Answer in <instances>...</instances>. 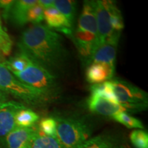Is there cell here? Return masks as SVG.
Segmentation results:
<instances>
[{"instance_id": "cell-3", "label": "cell", "mask_w": 148, "mask_h": 148, "mask_svg": "<svg viewBox=\"0 0 148 148\" xmlns=\"http://www.w3.org/2000/svg\"><path fill=\"white\" fill-rule=\"evenodd\" d=\"M3 62L0 63L1 90L31 106H42L50 99L39 90L21 82L5 67Z\"/></svg>"}, {"instance_id": "cell-1", "label": "cell", "mask_w": 148, "mask_h": 148, "mask_svg": "<svg viewBox=\"0 0 148 148\" xmlns=\"http://www.w3.org/2000/svg\"><path fill=\"white\" fill-rule=\"evenodd\" d=\"M18 47L32 62L56 77L68 59L62 37L42 24H32L25 29L21 34Z\"/></svg>"}, {"instance_id": "cell-16", "label": "cell", "mask_w": 148, "mask_h": 148, "mask_svg": "<svg viewBox=\"0 0 148 148\" xmlns=\"http://www.w3.org/2000/svg\"><path fill=\"white\" fill-rule=\"evenodd\" d=\"M40 116L31 109L25 108L18 110L15 114L14 122L16 127H32L39 121Z\"/></svg>"}, {"instance_id": "cell-12", "label": "cell", "mask_w": 148, "mask_h": 148, "mask_svg": "<svg viewBox=\"0 0 148 148\" xmlns=\"http://www.w3.org/2000/svg\"><path fill=\"white\" fill-rule=\"evenodd\" d=\"M44 19L47 24V27L50 29L54 28L66 35L73 36L72 27L66 21L65 17L55 7L44 10Z\"/></svg>"}, {"instance_id": "cell-20", "label": "cell", "mask_w": 148, "mask_h": 148, "mask_svg": "<svg viewBox=\"0 0 148 148\" xmlns=\"http://www.w3.org/2000/svg\"><path fill=\"white\" fill-rule=\"evenodd\" d=\"M90 92H91V94L98 95L111 102L119 104L110 81L92 84L90 86Z\"/></svg>"}, {"instance_id": "cell-21", "label": "cell", "mask_w": 148, "mask_h": 148, "mask_svg": "<svg viewBox=\"0 0 148 148\" xmlns=\"http://www.w3.org/2000/svg\"><path fill=\"white\" fill-rule=\"evenodd\" d=\"M31 148H64L58 138L47 136L38 132L33 138Z\"/></svg>"}, {"instance_id": "cell-17", "label": "cell", "mask_w": 148, "mask_h": 148, "mask_svg": "<svg viewBox=\"0 0 148 148\" xmlns=\"http://www.w3.org/2000/svg\"><path fill=\"white\" fill-rule=\"evenodd\" d=\"M54 7L65 17L69 25L73 28L76 13V2L72 0H56Z\"/></svg>"}, {"instance_id": "cell-18", "label": "cell", "mask_w": 148, "mask_h": 148, "mask_svg": "<svg viewBox=\"0 0 148 148\" xmlns=\"http://www.w3.org/2000/svg\"><path fill=\"white\" fill-rule=\"evenodd\" d=\"M105 3L110 15V21L112 28L114 32H121L122 29L124 28V23L121 12L118 8L116 2L114 1L105 0Z\"/></svg>"}, {"instance_id": "cell-14", "label": "cell", "mask_w": 148, "mask_h": 148, "mask_svg": "<svg viewBox=\"0 0 148 148\" xmlns=\"http://www.w3.org/2000/svg\"><path fill=\"white\" fill-rule=\"evenodd\" d=\"M114 71L105 64L91 63L86 71V78L90 84H99L113 78Z\"/></svg>"}, {"instance_id": "cell-2", "label": "cell", "mask_w": 148, "mask_h": 148, "mask_svg": "<svg viewBox=\"0 0 148 148\" xmlns=\"http://www.w3.org/2000/svg\"><path fill=\"white\" fill-rule=\"evenodd\" d=\"M73 40L82 62L89 64L97 40L95 1H84Z\"/></svg>"}, {"instance_id": "cell-30", "label": "cell", "mask_w": 148, "mask_h": 148, "mask_svg": "<svg viewBox=\"0 0 148 148\" xmlns=\"http://www.w3.org/2000/svg\"><path fill=\"white\" fill-rule=\"evenodd\" d=\"M8 94L6 92L3 91V90H0V99H3V100L7 101L8 99Z\"/></svg>"}, {"instance_id": "cell-31", "label": "cell", "mask_w": 148, "mask_h": 148, "mask_svg": "<svg viewBox=\"0 0 148 148\" xmlns=\"http://www.w3.org/2000/svg\"><path fill=\"white\" fill-rule=\"evenodd\" d=\"M4 62V59H3V54L2 51L1 50V48H0V63L1 62Z\"/></svg>"}, {"instance_id": "cell-5", "label": "cell", "mask_w": 148, "mask_h": 148, "mask_svg": "<svg viewBox=\"0 0 148 148\" xmlns=\"http://www.w3.org/2000/svg\"><path fill=\"white\" fill-rule=\"evenodd\" d=\"M109 81L118 103L127 112H140L147 108V92L123 79L112 78Z\"/></svg>"}, {"instance_id": "cell-27", "label": "cell", "mask_w": 148, "mask_h": 148, "mask_svg": "<svg viewBox=\"0 0 148 148\" xmlns=\"http://www.w3.org/2000/svg\"><path fill=\"white\" fill-rule=\"evenodd\" d=\"M0 39H1L5 42H7V43L12 44V41H11L10 36H8V34H7V32L3 29L2 27L1 16H0Z\"/></svg>"}, {"instance_id": "cell-11", "label": "cell", "mask_w": 148, "mask_h": 148, "mask_svg": "<svg viewBox=\"0 0 148 148\" xmlns=\"http://www.w3.org/2000/svg\"><path fill=\"white\" fill-rule=\"evenodd\" d=\"M87 106L93 113L112 116L119 112H127L121 105L111 102L99 96L91 94L87 100Z\"/></svg>"}, {"instance_id": "cell-7", "label": "cell", "mask_w": 148, "mask_h": 148, "mask_svg": "<svg viewBox=\"0 0 148 148\" xmlns=\"http://www.w3.org/2000/svg\"><path fill=\"white\" fill-rule=\"evenodd\" d=\"M120 35L121 32H114L102 45L96 48L91 56L89 64L101 63L115 71L116 51Z\"/></svg>"}, {"instance_id": "cell-8", "label": "cell", "mask_w": 148, "mask_h": 148, "mask_svg": "<svg viewBox=\"0 0 148 148\" xmlns=\"http://www.w3.org/2000/svg\"><path fill=\"white\" fill-rule=\"evenodd\" d=\"M95 11L97 28L96 49L99 46L102 45L113 34L114 31L110 25V15L105 3V0L95 1Z\"/></svg>"}, {"instance_id": "cell-34", "label": "cell", "mask_w": 148, "mask_h": 148, "mask_svg": "<svg viewBox=\"0 0 148 148\" xmlns=\"http://www.w3.org/2000/svg\"><path fill=\"white\" fill-rule=\"evenodd\" d=\"M0 90H1V88H0Z\"/></svg>"}, {"instance_id": "cell-26", "label": "cell", "mask_w": 148, "mask_h": 148, "mask_svg": "<svg viewBox=\"0 0 148 148\" xmlns=\"http://www.w3.org/2000/svg\"><path fill=\"white\" fill-rule=\"evenodd\" d=\"M14 1L12 0H0V8L3 10V16L5 18H8L9 12Z\"/></svg>"}, {"instance_id": "cell-15", "label": "cell", "mask_w": 148, "mask_h": 148, "mask_svg": "<svg viewBox=\"0 0 148 148\" xmlns=\"http://www.w3.org/2000/svg\"><path fill=\"white\" fill-rule=\"evenodd\" d=\"M118 140L112 135L99 134L88 138L76 148H119Z\"/></svg>"}, {"instance_id": "cell-25", "label": "cell", "mask_w": 148, "mask_h": 148, "mask_svg": "<svg viewBox=\"0 0 148 148\" xmlns=\"http://www.w3.org/2000/svg\"><path fill=\"white\" fill-rule=\"evenodd\" d=\"M44 19V9L37 1V3L31 7L27 14V21L32 24H40Z\"/></svg>"}, {"instance_id": "cell-10", "label": "cell", "mask_w": 148, "mask_h": 148, "mask_svg": "<svg viewBox=\"0 0 148 148\" xmlns=\"http://www.w3.org/2000/svg\"><path fill=\"white\" fill-rule=\"evenodd\" d=\"M38 132V126L32 127H16L2 141L6 148H31L33 138Z\"/></svg>"}, {"instance_id": "cell-22", "label": "cell", "mask_w": 148, "mask_h": 148, "mask_svg": "<svg viewBox=\"0 0 148 148\" xmlns=\"http://www.w3.org/2000/svg\"><path fill=\"white\" fill-rule=\"evenodd\" d=\"M111 117L118 123L125 125L127 128L132 129H144V125L140 120L134 117L127 113V112H119L114 114Z\"/></svg>"}, {"instance_id": "cell-6", "label": "cell", "mask_w": 148, "mask_h": 148, "mask_svg": "<svg viewBox=\"0 0 148 148\" xmlns=\"http://www.w3.org/2000/svg\"><path fill=\"white\" fill-rule=\"evenodd\" d=\"M12 73L21 82L39 90L50 99L57 93L56 77L34 62H31L23 71Z\"/></svg>"}, {"instance_id": "cell-29", "label": "cell", "mask_w": 148, "mask_h": 148, "mask_svg": "<svg viewBox=\"0 0 148 148\" xmlns=\"http://www.w3.org/2000/svg\"><path fill=\"white\" fill-rule=\"evenodd\" d=\"M38 3L41 5L44 10L51 8V7H54V1L53 0H38Z\"/></svg>"}, {"instance_id": "cell-4", "label": "cell", "mask_w": 148, "mask_h": 148, "mask_svg": "<svg viewBox=\"0 0 148 148\" xmlns=\"http://www.w3.org/2000/svg\"><path fill=\"white\" fill-rule=\"evenodd\" d=\"M57 138L64 148H76L90 136V129L84 120L75 118H54Z\"/></svg>"}, {"instance_id": "cell-24", "label": "cell", "mask_w": 148, "mask_h": 148, "mask_svg": "<svg viewBox=\"0 0 148 148\" xmlns=\"http://www.w3.org/2000/svg\"><path fill=\"white\" fill-rule=\"evenodd\" d=\"M130 139L135 148H148V134L144 130H133L130 134Z\"/></svg>"}, {"instance_id": "cell-23", "label": "cell", "mask_w": 148, "mask_h": 148, "mask_svg": "<svg viewBox=\"0 0 148 148\" xmlns=\"http://www.w3.org/2000/svg\"><path fill=\"white\" fill-rule=\"evenodd\" d=\"M38 129L41 134L57 138L56 121L53 117H45L40 120Z\"/></svg>"}, {"instance_id": "cell-13", "label": "cell", "mask_w": 148, "mask_h": 148, "mask_svg": "<svg viewBox=\"0 0 148 148\" xmlns=\"http://www.w3.org/2000/svg\"><path fill=\"white\" fill-rule=\"evenodd\" d=\"M37 0H18L14 1L8 18H10L14 25L23 26L27 23V14L31 7L37 3Z\"/></svg>"}, {"instance_id": "cell-9", "label": "cell", "mask_w": 148, "mask_h": 148, "mask_svg": "<svg viewBox=\"0 0 148 148\" xmlns=\"http://www.w3.org/2000/svg\"><path fill=\"white\" fill-rule=\"evenodd\" d=\"M27 108L21 102L7 101L0 106V140L5 136L16 126L14 122L15 114L18 110Z\"/></svg>"}, {"instance_id": "cell-28", "label": "cell", "mask_w": 148, "mask_h": 148, "mask_svg": "<svg viewBox=\"0 0 148 148\" xmlns=\"http://www.w3.org/2000/svg\"><path fill=\"white\" fill-rule=\"evenodd\" d=\"M11 47H12V44L7 43V42H5L1 39H0V48H1V50L2 51L3 56H7L10 53Z\"/></svg>"}, {"instance_id": "cell-32", "label": "cell", "mask_w": 148, "mask_h": 148, "mask_svg": "<svg viewBox=\"0 0 148 148\" xmlns=\"http://www.w3.org/2000/svg\"><path fill=\"white\" fill-rule=\"evenodd\" d=\"M119 148H131V147H129L128 145H120V146H119Z\"/></svg>"}, {"instance_id": "cell-19", "label": "cell", "mask_w": 148, "mask_h": 148, "mask_svg": "<svg viewBox=\"0 0 148 148\" xmlns=\"http://www.w3.org/2000/svg\"><path fill=\"white\" fill-rule=\"evenodd\" d=\"M31 62L32 61L26 55L20 52L8 60H4L3 64L11 73H14L23 71Z\"/></svg>"}, {"instance_id": "cell-33", "label": "cell", "mask_w": 148, "mask_h": 148, "mask_svg": "<svg viewBox=\"0 0 148 148\" xmlns=\"http://www.w3.org/2000/svg\"><path fill=\"white\" fill-rule=\"evenodd\" d=\"M5 101H5V100H3V99H0V106H1V105L3 103L5 102Z\"/></svg>"}]
</instances>
